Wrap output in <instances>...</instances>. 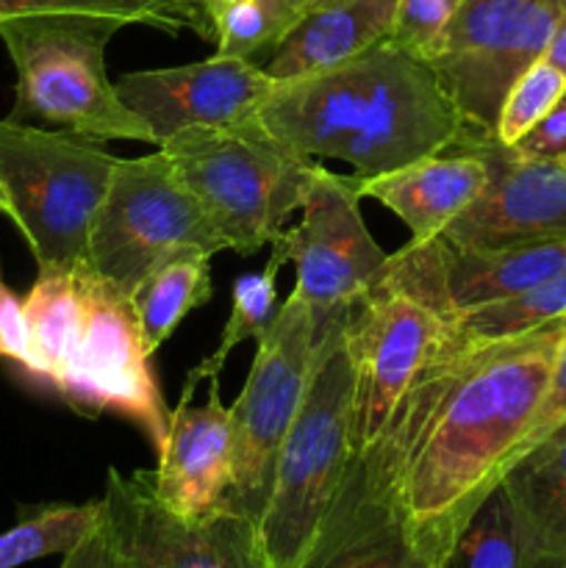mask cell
Here are the masks:
<instances>
[{"label": "cell", "mask_w": 566, "mask_h": 568, "mask_svg": "<svg viewBox=\"0 0 566 568\" xmlns=\"http://www.w3.org/2000/svg\"><path fill=\"white\" fill-rule=\"evenodd\" d=\"M222 250L225 242L164 150L117 161L89 233V270L133 294L159 266Z\"/></svg>", "instance_id": "ba28073f"}, {"label": "cell", "mask_w": 566, "mask_h": 568, "mask_svg": "<svg viewBox=\"0 0 566 568\" xmlns=\"http://www.w3.org/2000/svg\"><path fill=\"white\" fill-rule=\"evenodd\" d=\"M114 83L122 103L144 120L161 148L189 128L253 125L277 81L253 59L214 53L194 64L128 72Z\"/></svg>", "instance_id": "2e32d148"}, {"label": "cell", "mask_w": 566, "mask_h": 568, "mask_svg": "<svg viewBox=\"0 0 566 568\" xmlns=\"http://www.w3.org/2000/svg\"><path fill=\"white\" fill-rule=\"evenodd\" d=\"M511 153L519 159L566 164V92L525 136L511 144Z\"/></svg>", "instance_id": "836d02e7"}, {"label": "cell", "mask_w": 566, "mask_h": 568, "mask_svg": "<svg viewBox=\"0 0 566 568\" xmlns=\"http://www.w3.org/2000/svg\"><path fill=\"white\" fill-rule=\"evenodd\" d=\"M544 61H549L555 70H560L566 75V11H564V17H560L558 28H555L553 39H549Z\"/></svg>", "instance_id": "d590c367"}, {"label": "cell", "mask_w": 566, "mask_h": 568, "mask_svg": "<svg viewBox=\"0 0 566 568\" xmlns=\"http://www.w3.org/2000/svg\"><path fill=\"white\" fill-rule=\"evenodd\" d=\"M350 314L353 308L342 311L320 331L303 405L277 449L270 497L255 521L270 568H297L336 499L353 455Z\"/></svg>", "instance_id": "277c9868"}, {"label": "cell", "mask_w": 566, "mask_h": 568, "mask_svg": "<svg viewBox=\"0 0 566 568\" xmlns=\"http://www.w3.org/2000/svg\"><path fill=\"white\" fill-rule=\"evenodd\" d=\"M259 122L292 153L347 161L361 178L492 139L466 125L427 61L392 39L333 70L275 83Z\"/></svg>", "instance_id": "7a4b0ae2"}, {"label": "cell", "mask_w": 566, "mask_h": 568, "mask_svg": "<svg viewBox=\"0 0 566 568\" xmlns=\"http://www.w3.org/2000/svg\"><path fill=\"white\" fill-rule=\"evenodd\" d=\"M153 488L159 503L181 519H203L231 499L233 427L231 410L220 399V381H211L203 405L181 394L170 410Z\"/></svg>", "instance_id": "ac0fdd59"}, {"label": "cell", "mask_w": 566, "mask_h": 568, "mask_svg": "<svg viewBox=\"0 0 566 568\" xmlns=\"http://www.w3.org/2000/svg\"><path fill=\"white\" fill-rule=\"evenodd\" d=\"M397 0H327L309 9L270 53L272 81H294L333 70L392 37Z\"/></svg>", "instance_id": "ffe728a7"}, {"label": "cell", "mask_w": 566, "mask_h": 568, "mask_svg": "<svg viewBox=\"0 0 566 568\" xmlns=\"http://www.w3.org/2000/svg\"><path fill=\"white\" fill-rule=\"evenodd\" d=\"M0 358L11 361L22 372L33 369L31 331H28L26 303L20 294L6 283L3 266H0Z\"/></svg>", "instance_id": "d6a6232c"}, {"label": "cell", "mask_w": 566, "mask_h": 568, "mask_svg": "<svg viewBox=\"0 0 566 568\" xmlns=\"http://www.w3.org/2000/svg\"><path fill=\"white\" fill-rule=\"evenodd\" d=\"M100 514H103L100 499L83 505H42L28 510L14 527L0 532V568H20L50 555L64 558L89 536Z\"/></svg>", "instance_id": "4316f807"}, {"label": "cell", "mask_w": 566, "mask_h": 568, "mask_svg": "<svg viewBox=\"0 0 566 568\" xmlns=\"http://www.w3.org/2000/svg\"><path fill=\"white\" fill-rule=\"evenodd\" d=\"M564 422H566V314L560 316V347H558V355H555V366H553V375H549L547 392H544L542 403H538V410L536 416H533L530 427H527L522 442L516 444L514 453H511L508 466L516 464L525 453H530L536 444H542L544 438H547L553 430H558ZM508 466H505V469H508Z\"/></svg>", "instance_id": "1f68e13d"}, {"label": "cell", "mask_w": 566, "mask_h": 568, "mask_svg": "<svg viewBox=\"0 0 566 568\" xmlns=\"http://www.w3.org/2000/svg\"><path fill=\"white\" fill-rule=\"evenodd\" d=\"M447 338L449 322L386 270L353 305L347 322V344L353 355V455L366 453L377 442L397 405L425 366L442 353Z\"/></svg>", "instance_id": "8fae6325"}, {"label": "cell", "mask_w": 566, "mask_h": 568, "mask_svg": "<svg viewBox=\"0 0 566 568\" xmlns=\"http://www.w3.org/2000/svg\"><path fill=\"white\" fill-rule=\"evenodd\" d=\"M564 314L566 272L553 277V281L527 288V292L514 294V297L469 311V314L449 322V327H453V333L461 342L494 344L508 342V338H519L530 331H538V327L560 320Z\"/></svg>", "instance_id": "83f0119b"}, {"label": "cell", "mask_w": 566, "mask_h": 568, "mask_svg": "<svg viewBox=\"0 0 566 568\" xmlns=\"http://www.w3.org/2000/svg\"><path fill=\"white\" fill-rule=\"evenodd\" d=\"M386 272L442 320L455 322L469 311L499 303L566 272V239L519 247H455L442 236L405 244L388 255Z\"/></svg>", "instance_id": "9a60e30c"}, {"label": "cell", "mask_w": 566, "mask_h": 568, "mask_svg": "<svg viewBox=\"0 0 566 568\" xmlns=\"http://www.w3.org/2000/svg\"><path fill=\"white\" fill-rule=\"evenodd\" d=\"M458 9L461 0H397V14L388 39L425 61L442 42Z\"/></svg>", "instance_id": "4dcf8cb0"}, {"label": "cell", "mask_w": 566, "mask_h": 568, "mask_svg": "<svg viewBox=\"0 0 566 568\" xmlns=\"http://www.w3.org/2000/svg\"><path fill=\"white\" fill-rule=\"evenodd\" d=\"M211 292V255H183L144 277L131 300L148 353H159L178 325L209 303Z\"/></svg>", "instance_id": "603a6c76"}, {"label": "cell", "mask_w": 566, "mask_h": 568, "mask_svg": "<svg viewBox=\"0 0 566 568\" xmlns=\"http://www.w3.org/2000/svg\"><path fill=\"white\" fill-rule=\"evenodd\" d=\"M436 568H522V541L503 483L469 516Z\"/></svg>", "instance_id": "f1b7e54d"}, {"label": "cell", "mask_w": 566, "mask_h": 568, "mask_svg": "<svg viewBox=\"0 0 566 568\" xmlns=\"http://www.w3.org/2000/svg\"><path fill=\"white\" fill-rule=\"evenodd\" d=\"M228 250L270 247L303 209L316 164L261 128H189L161 144Z\"/></svg>", "instance_id": "8992f818"}, {"label": "cell", "mask_w": 566, "mask_h": 568, "mask_svg": "<svg viewBox=\"0 0 566 568\" xmlns=\"http://www.w3.org/2000/svg\"><path fill=\"white\" fill-rule=\"evenodd\" d=\"M564 11L566 0H461L425 61L472 131L494 136L505 94L544 59Z\"/></svg>", "instance_id": "9c48e42d"}, {"label": "cell", "mask_w": 566, "mask_h": 568, "mask_svg": "<svg viewBox=\"0 0 566 568\" xmlns=\"http://www.w3.org/2000/svg\"><path fill=\"white\" fill-rule=\"evenodd\" d=\"M0 214H3L6 220L14 222V227H20V216H17V209H14V203H11L9 189L3 186V181H0Z\"/></svg>", "instance_id": "8d00e7d4"}, {"label": "cell", "mask_w": 566, "mask_h": 568, "mask_svg": "<svg viewBox=\"0 0 566 568\" xmlns=\"http://www.w3.org/2000/svg\"><path fill=\"white\" fill-rule=\"evenodd\" d=\"M558 347L560 320L508 342H461L447 388L400 480L405 514L433 568L503 480L547 392Z\"/></svg>", "instance_id": "6da1fadb"}, {"label": "cell", "mask_w": 566, "mask_h": 568, "mask_svg": "<svg viewBox=\"0 0 566 568\" xmlns=\"http://www.w3.org/2000/svg\"><path fill=\"white\" fill-rule=\"evenodd\" d=\"M486 159L481 197L442 233L455 247H519L566 239V166L511 153L497 139L475 144Z\"/></svg>", "instance_id": "e0dca14e"}, {"label": "cell", "mask_w": 566, "mask_h": 568, "mask_svg": "<svg viewBox=\"0 0 566 568\" xmlns=\"http://www.w3.org/2000/svg\"><path fill=\"white\" fill-rule=\"evenodd\" d=\"M499 483L519 527L522 568H566V422Z\"/></svg>", "instance_id": "44dd1931"}, {"label": "cell", "mask_w": 566, "mask_h": 568, "mask_svg": "<svg viewBox=\"0 0 566 568\" xmlns=\"http://www.w3.org/2000/svg\"><path fill=\"white\" fill-rule=\"evenodd\" d=\"M103 505L125 568H270L244 510L225 503L203 519H181L155 497L153 471L109 469Z\"/></svg>", "instance_id": "5bb4252c"}, {"label": "cell", "mask_w": 566, "mask_h": 568, "mask_svg": "<svg viewBox=\"0 0 566 568\" xmlns=\"http://www.w3.org/2000/svg\"><path fill=\"white\" fill-rule=\"evenodd\" d=\"M270 247L272 253L264 270L247 272V275H239L236 281H233L231 314H228L225 327H222L220 344H216L214 353H211L209 358H203L198 366L189 369L181 394H189V397H192V392L198 388L200 381H220L222 366H225L233 347H239V344L247 342V338H259L261 333L270 327L272 316H275L277 311V272H281L283 264H289L281 233H277L275 242H272Z\"/></svg>", "instance_id": "cb8c5ba5"}, {"label": "cell", "mask_w": 566, "mask_h": 568, "mask_svg": "<svg viewBox=\"0 0 566 568\" xmlns=\"http://www.w3.org/2000/svg\"><path fill=\"white\" fill-rule=\"evenodd\" d=\"M39 14H87L120 26H148L159 31H194L211 39L209 17L198 0H0V22Z\"/></svg>", "instance_id": "d4e9b609"}, {"label": "cell", "mask_w": 566, "mask_h": 568, "mask_svg": "<svg viewBox=\"0 0 566 568\" xmlns=\"http://www.w3.org/2000/svg\"><path fill=\"white\" fill-rule=\"evenodd\" d=\"M300 214L297 225L283 227L281 242L297 270L294 292L311 308L320 336L327 320L370 292L388 255L366 231L355 175H336L316 164Z\"/></svg>", "instance_id": "4fadbf2b"}, {"label": "cell", "mask_w": 566, "mask_h": 568, "mask_svg": "<svg viewBox=\"0 0 566 568\" xmlns=\"http://www.w3.org/2000/svg\"><path fill=\"white\" fill-rule=\"evenodd\" d=\"M316 325L297 292L277 305L255 338L247 383L231 405L233 488L228 503L259 521L272 486L277 449L303 405L316 349Z\"/></svg>", "instance_id": "30bf717a"}, {"label": "cell", "mask_w": 566, "mask_h": 568, "mask_svg": "<svg viewBox=\"0 0 566 568\" xmlns=\"http://www.w3.org/2000/svg\"><path fill=\"white\" fill-rule=\"evenodd\" d=\"M564 166H566V164H564Z\"/></svg>", "instance_id": "f35d334b"}, {"label": "cell", "mask_w": 566, "mask_h": 568, "mask_svg": "<svg viewBox=\"0 0 566 568\" xmlns=\"http://www.w3.org/2000/svg\"><path fill=\"white\" fill-rule=\"evenodd\" d=\"M486 181V159L475 148L444 150L386 175H355L361 200L372 197L394 211L411 231V244L442 236L449 222L481 197Z\"/></svg>", "instance_id": "d6986e66"}, {"label": "cell", "mask_w": 566, "mask_h": 568, "mask_svg": "<svg viewBox=\"0 0 566 568\" xmlns=\"http://www.w3.org/2000/svg\"><path fill=\"white\" fill-rule=\"evenodd\" d=\"M78 288L83 327L75 375L64 403L87 416L114 410L137 422L159 453L170 430V408L161 397L150 364L153 355L144 347L131 294L89 266L78 270Z\"/></svg>", "instance_id": "7c38bea8"}, {"label": "cell", "mask_w": 566, "mask_h": 568, "mask_svg": "<svg viewBox=\"0 0 566 568\" xmlns=\"http://www.w3.org/2000/svg\"><path fill=\"white\" fill-rule=\"evenodd\" d=\"M117 20L87 14H39L0 22V39L17 70L11 120H42L87 139L155 144L105 70V44Z\"/></svg>", "instance_id": "5b68a950"}, {"label": "cell", "mask_w": 566, "mask_h": 568, "mask_svg": "<svg viewBox=\"0 0 566 568\" xmlns=\"http://www.w3.org/2000/svg\"><path fill=\"white\" fill-rule=\"evenodd\" d=\"M211 26L216 53L253 59L261 50H275L297 26L305 9L300 0H198Z\"/></svg>", "instance_id": "484cf974"}, {"label": "cell", "mask_w": 566, "mask_h": 568, "mask_svg": "<svg viewBox=\"0 0 566 568\" xmlns=\"http://www.w3.org/2000/svg\"><path fill=\"white\" fill-rule=\"evenodd\" d=\"M117 161L87 136L0 120V181L39 270L78 272Z\"/></svg>", "instance_id": "52a82bcc"}, {"label": "cell", "mask_w": 566, "mask_h": 568, "mask_svg": "<svg viewBox=\"0 0 566 568\" xmlns=\"http://www.w3.org/2000/svg\"><path fill=\"white\" fill-rule=\"evenodd\" d=\"M458 353L461 342L449 327L447 344L416 377L386 430L366 453L350 458L336 499L297 568H433L405 514L400 480Z\"/></svg>", "instance_id": "3957f363"}, {"label": "cell", "mask_w": 566, "mask_h": 568, "mask_svg": "<svg viewBox=\"0 0 566 568\" xmlns=\"http://www.w3.org/2000/svg\"><path fill=\"white\" fill-rule=\"evenodd\" d=\"M322 3H327V0H300V6H303L305 11L316 9V6H322Z\"/></svg>", "instance_id": "74e56055"}, {"label": "cell", "mask_w": 566, "mask_h": 568, "mask_svg": "<svg viewBox=\"0 0 566 568\" xmlns=\"http://www.w3.org/2000/svg\"><path fill=\"white\" fill-rule=\"evenodd\" d=\"M566 92V75L555 70L549 61H536L527 72L516 78L514 87L508 89L499 109L497 128H494V139L505 148L525 136Z\"/></svg>", "instance_id": "f546056e"}, {"label": "cell", "mask_w": 566, "mask_h": 568, "mask_svg": "<svg viewBox=\"0 0 566 568\" xmlns=\"http://www.w3.org/2000/svg\"><path fill=\"white\" fill-rule=\"evenodd\" d=\"M103 503V499H100ZM59 568H125L122 566V549L120 538H117L114 525H111L109 514H100L98 525L89 530V536L83 538L78 547H72L64 555Z\"/></svg>", "instance_id": "e575fe53"}, {"label": "cell", "mask_w": 566, "mask_h": 568, "mask_svg": "<svg viewBox=\"0 0 566 568\" xmlns=\"http://www.w3.org/2000/svg\"><path fill=\"white\" fill-rule=\"evenodd\" d=\"M31 331L33 369L31 381L50 388L61 399L70 397L75 375L78 344H81L83 305L78 272L39 270L31 292L22 297Z\"/></svg>", "instance_id": "7402d4cb"}]
</instances>
